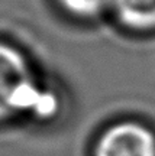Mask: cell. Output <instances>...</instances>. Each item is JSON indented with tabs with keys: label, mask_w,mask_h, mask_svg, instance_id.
I'll return each instance as SVG.
<instances>
[{
	"label": "cell",
	"mask_w": 155,
	"mask_h": 156,
	"mask_svg": "<svg viewBox=\"0 0 155 156\" xmlns=\"http://www.w3.org/2000/svg\"><path fill=\"white\" fill-rule=\"evenodd\" d=\"M58 108V97L39 83L25 54L0 41V123L22 116L45 122Z\"/></svg>",
	"instance_id": "1"
},
{
	"label": "cell",
	"mask_w": 155,
	"mask_h": 156,
	"mask_svg": "<svg viewBox=\"0 0 155 156\" xmlns=\"http://www.w3.org/2000/svg\"><path fill=\"white\" fill-rule=\"evenodd\" d=\"M93 156H155V133L142 123L126 120L106 127L96 139Z\"/></svg>",
	"instance_id": "2"
},
{
	"label": "cell",
	"mask_w": 155,
	"mask_h": 156,
	"mask_svg": "<svg viewBox=\"0 0 155 156\" xmlns=\"http://www.w3.org/2000/svg\"><path fill=\"white\" fill-rule=\"evenodd\" d=\"M112 9L117 20L131 30L155 29V0H113Z\"/></svg>",
	"instance_id": "3"
},
{
	"label": "cell",
	"mask_w": 155,
	"mask_h": 156,
	"mask_svg": "<svg viewBox=\"0 0 155 156\" xmlns=\"http://www.w3.org/2000/svg\"><path fill=\"white\" fill-rule=\"evenodd\" d=\"M58 3L70 16L90 20L112 9L113 0H58Z\"/></svg>",
	"instance_id": "4"
}]
</instances>
